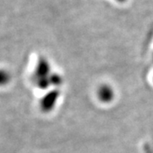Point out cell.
Returning a JSON list of instances; mask_svg holds the SVG:
<instances>
[{
	"label": "cell",
	"mask_w": 153,
	"mask_h": 153,
	"mask_svg": "<svg viewBox=\"0 0 153 153\" xmlns=\"http://www.w3.org/2000/svg\"><path fill=\"white\" fill-rule=\"evenodd\" d=\"M10 72L6 69H0V87L6 86L11 81Z\"/></svg>",
	"instance_id": "obj_1"
}]
</instances>
